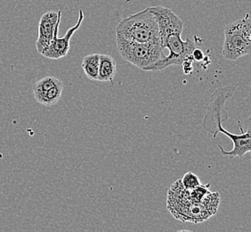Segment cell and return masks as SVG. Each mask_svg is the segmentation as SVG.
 <instances>
[{
	"label": "cell",
	"instance_id": "obj_12",
	"mask_svg": "<svg viewBox=\"0 0 251 232\" xmlns=\"http://www.w3.org/2000/svg\"><path fill=\"white\" fill-rule=\"evenodd\" d=\"M81 67L87 77L97 82L98 69H99V54H89L83 58Z\"/></svg>",
	"mask_w": 251,
	"mask_h": 232
},
{
	"label": "cell",
	"instance_id": "obj_7",
	"mask_svg": "<svg viewBox=\"0 0 251 232\" xmlns=\"http://www.w3.org/2000/svg\"><path fill=\"white\" fill-rule=\"evenodd\" d=\"M240 129H241V134H236V133H232L226 131L222 126V123H218L217 126V129L213 134V139H216L218 133L221 132L223 134L227 136L233 143V147L230 151H226L223 149L222 145H218V148L220 149V152L222 155L228 156L229 158L233 159L234 157H239L242 159L247 153H250L251 151V130L248 129L247 131H244L242 126L240 124Z\"/></svg>",
	"mask_w": 251,
	"mask_h": 232
},
{
	"label": "cell",
	"instance_id": "obj_9",
	"mask_svg": "<svg viewBox=\"0 0 251 232\" xmlns=\"http://www.w3.org/2000/svg\"><path fill=\"white\" fill-rule=\"evenodd\" d=\"M62 11L46 12L39 20V36L36 41V49L40 55L47 49L53 39L54 29L61 22Z\"/></svg>",
	"mask_w": 251,
	"mask_h": 232
},
{
	"label": "cell",
	"instance_id": "obj_2",
	"mask_svg": "<svg viewBox=\"0 0 251 232\" xmlns=\"http://www.w3.org/2000/svg\"><path fill=\"white\" fill-rule=\"evenodd\" d=\"M224 44L222 55L229 61L251 53V19L247 13L244 17L227 24L224 28Z\"/></svg>",
	"mask_w": 251,
	"mask_h": 232
},
{
	"label": "cell",
	"instance_id": "obj_16",
	"mask_svg": "<svg viewBox=\"0 0 251 232\" xmlns=\"http://www.w3.org/2000/svg\"><path fill=\"white\" fill-rule=\"evenodd\" d=\"M192 56H193L195 62H201V61H202L203 58H204V52L201 49L195 48L192 52Z\"/></svg>",
	"mask_w": 251,
	"mask_h": 232
},
{
	"label": "cell",
	"instance_id": "obj_6",
	"mask_svg": "<svg viewBox=\"0 0 251 232\" xmlns=\"http://www.w3.org/2000/svg\"><path fill=\"white\" fill-rule=\"evenodd\" d=\"M84 20V13L82 9L78 11V18H77L76 25H73L72 28L68 29L67 32L63 37H59L58 30L60 23L57 24L54 33H53V39L49 47L44 50L41 55L46 58L52 59V60H58L60 58H64L67 56L68 52L71 48V39L73 38V34L76 32L77 29H79L80 25Z\"/></svg>",
	"mask_w": 251,
	"mask_h": 232
},
{
	"label": "cell",
	"instance_id": "obj_3",
	"mask_svg": "<svg viewBox=\"0 0 251 232\" xmlns=\"http://www.w3.org/2000/svg\"><path fill=\"white\" fill-rule=\"evenodd\" d=\"M116 43L121 58L142 70L165 57L160 42L138 43L116 37Z\"/></svg>",
	"mask_w": 251,
	"mask_h": 232
},
{
	"label": "cell",
	"instance_id": "obj_4",
	"mask_svg": "<svg viewBox=\"0 0 251 232\" xmlns=\"http://www.w3.org/2000/svg\"><path fill=\"white\" fill-rule=\"evenodd\" d=\"M181 34H170L167 38H165L160 44L163 49H169V55H165L164 58L145 67L144 71L158 72L164 70L170 65H181L184 60L196 48V43L193 40L191 39L183 40L181 38Z\"/></svg>",
	"mask_w": 251,
	"mask_h": 232
},
{
	"label": "cell",
	"instance_id": "obj_10",
	"mask_svg": "<svg viewBox=\"0 0 251 232\" xmlns=\"http://www.w3.org/2000/svg\"><path fill=\"white\" fill-rule=\"evenodd\" d=\"M116 61L110 55L99 54V69L97 82L113 83L116 74Z\"/></svg>",
	"mask_w": 251,
	"mask_h": 232
},
{
	"label": "cell",
	"instance_id": "obj_1",
	"mask_svg": "<svg viewBox=\"0 0 251 232\" xmlns=\"http://www.w3.org/2000/svg\"><path fill=\"white\" fill-rule=\"evenodd\" d=\"M116 37L138 43L160 42L159 26L150 7L121 20L115 28Z\"/></svg>",
	"mask_w": 251,
	"mask_h": 232
},
{
	"label": "cell",
	"instance_id": "obj_14",
	"mask_svg": "<svg viewBox=\"0 0 251 232\" xmlns=\"http://www.w3.org/2000/svg\"><path fill=\"white\" fill-rule=\"evenodd\" d=\"M180 180H181V183L183 185L184 189H188V190L195 189L200 185H201V179H199L198 176L191 172L184 174V177Z\"/></svg>",
	"mask_w": 251,
	"mask_h": 232
},
{
	"label": "cell",
	"instance_id": "obj_11",
	"mask_svg": "<svg viewBox=\"0 0 251 232\" xmlns=\"http://www.w3.org/2000/svg\"><path fill=\"white\" fill-rule=\"evenodd\" d=\"M63 90V83L62 81L59 82L56 85L51 87L48 91L45 92L43 95H41L36 100L39 104L46 106V107H52L55 105L61 99Z\"/></svg>",
	"mask_w": 251,
	"mask_h": 232
},
{
	"label": "cell",
	"instance_id": "obj_5",
	"mask_svg": "<svg viewBox=\"0 0 251 232\" xmlns=\"http://www.w3.org/2000/svg\"><path fill=\"white\" fill-rule=\"evenodd\" d=\"M234 90L235 87L233 85H228L218 88L213 93L202 121L203 129L208 133L213 135L218 123H223L229 118L225 110V103L232 97Z\"/></svg>",
	"mask_w": 251,
	"mask_h": 232
},
{
	"label": "cell",
	"instance_id": "obj_13",
	"mask_svg": "<svg viewBox=\"0 0 251 232\" xmlns=\"http://www.w3.org/2000/svg\"><path fill=\"white\" fill-rule=\"evenodd\" d=\"M59 82H61V80H59L56 77H53V76H46V77L40 79L39 81L34 84L33 87H32L35 99L39 98L41 95H43L45 92L48 91L51 87L56 85Z\"/></svg>",
	"mask_w": 251,
	"mask_h": 232
},
{
	"label": "cell",
	"instance_id": "obj_8",
	"mask_svg": "<svg viewBox=\"0 0 251 232\" xmlns=\"http://www.w3.org/2000/svg\"><path fill=\"white\" fill-rule=\"evenodd\" d=\"M150 9L159 26L160 42L170 34L182 33L184 28L183 21L172 10L162 5L151 6Z\"/></svg>",
	"mask_w": 251,
	"mask_h": 232
},
{
	"label": "cell",
	"instance_id": "obj_15",
	"mask_svg": "<svg viewBox=\"0 0 251 232\" xmlns=\"http://www.w3.org/2000/svg\"><path fill=\"white\" fill-rule=\"evenodd\" d=\"M193 63L192 61H190L188 59H185L184 60V62L182 63V67H183V71H184V73L186 74V75H190L191 73L193 72Z\"/></svg>",
	"mask_w": 251,
	"mask_h": 232
}]
</instances>
